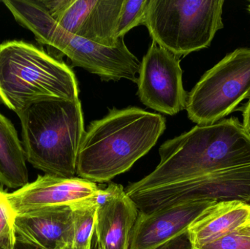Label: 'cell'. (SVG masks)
<instances>
[{
  "label": "cell",
  "mask_w": 250,
  "mask_h": 249,
  "mask_svg": "<svg viewBox=\"0 0 250 249\" xmlns=\"http://www.w3.org/2000/svg\"><path fill=\"white\" fill-rule=\"evenodd\" d=\"M159 153L155 169L125 189L140 211L203 200L250 204V137L237 118L196 125Z\"/></svg>",
  "instance_id": "cell-1"
},
{
  "label": "cell",
  "mask_w": 250,
  "mask_h": 249,
  "mask_svg": "<svg viewBox=\"0 0 250 249\" xmlns=\"http://www.w3.org/2000/svg\"><path fill=\"white\" fill-rule=\"evenodd\" d=\"M163 115L137 107L114 108L85 130L79 148L77 175L109 182L127 172L157 143L166 128Z\"/></svg>",
  "instance_id": "cell-2"
},
{
  "label": "cell",
  "mask_w": 250,
  "mask_h": 249,
  "mask_svg": "<svg viewBox=\"0 0 250 249\" xmlns=\"http://www.w3.org/2000/svg\"><path fill=\"white\" fill-rule=\"evenodd\" d=\"M17 115L26 161L47 175H77L79 148L85 133L80 99H41Z\"/></svg>",
  "instance_id": "cell-3"
},
{
  "label": "cell",
  "mask_w": 250,
  "mask_h": 249,
  "mask_svg": "<svg viewBox=\"0 0 250 249\" xmlns=\"http://www.w3.org/2000/svg\"><path fill=\"white\" fill-rule=\"evenodd\" d=\"M48 98L79 99L73 70L32 44H0V102L18 114L32 102Z\"/></svg>",
  "instance_id": "cell-4"
},
{
  "label": "cell",
  "mask_w": 250,
  "mask_h": 249,
  "mask_svg": "<svg viewBox=\"0 0 250 249\" xmlns=\"http://www.w3.org/2000/svg\"><path fill=\"white\" fill-rule=\"evenodd\" d=\"M19 24L30 30L42 45L66 56L73 67H82L104 81L126 79L137 83L141 61L128 49L125 41L106 47L64 30L39 1L4 0Z\"/></svg>",
  "instance_id": "cell-5"
},
{
  "label": "cell",
  "mask_w": 250,
  "mask_h": 249,
  "mask_svg": "<svg viewBox=\"0 0 250 249\" xmlns=\"http://www.w3.org/2000/svg\"><path fill=\"white\" fill-rule=\"evenodd\" d=\"M224 0H149L144 24L153 41L177 57L208 48L223 29Z\"/></svg>",
  "instance_id": "cell-6"
},
{
  "label": "cell",
  "mask_w": 250,
  "mask_h": 249,
  "mask_svg": "<svg viewBox=\"0 0 250 249\" xmlns=\"http://www.w3.org/2000/svg\"><path fill=\"white\" fill-rule=\"evenodd\" d=\"M250 98V48H239L208 70L188 94V118L197 125L214 124Z\"/></svg>",
  "instance_id": "cell-7"
},
{
  "label": "cell",
  "mask_w": 250,
  "mask_h": 249,
  "mask_svg": "<svg viewBox=\"0 0 250 249\" xmlns=\"http://www.w3.org/2000/svg\"><path fill=\"white\" fill-rule=\"evenodd\" d=\"M179 57L152 40L141 62L138 96L144 105L173 115L186 109L188 93L182 81Z\"/></svg>",
  "instance_id": "cell-8"
},
{
  "label": "cell",
  "mask_w": 250,
  "mask_h": 249,
  "mask_svg": "<svg viewBox=\"0 0 250 249\" xmlns=\"http://www.w3.org/2000/svg\"><path fill=\"white\" fill-rule=\"evenodd\" d=\"M101 189L95 183L79 177L63 178L38 175L35 181L7 193L15 215L48 208L72 209L97 202Z\"/></svg>",
  "instance_id": "cell-9"
},
{
  "label": "cell",
  "mask_w": 250,
  "mask_h": 249,
  "mask_svg": "<svg viewBox=\"0 0 250 249\" xmlns=\"http://www.w3.org/2000/svg\"><path fill=\"white\" fill-rule=\"evenodd\" d=\"M216 202L176 203L148 212L140 211L129 249H156L188 232L203 212Z\"/></svg>",
  "instance_id": "cell-10"
},
{
  "label": "cell",
  "mask_w": 250,
  "mask_h": 249,
  "mask_svg": "<svg viewBox=\"0 0 250 249\" xmlns=\"http://www.w3.org/2000/svg\"><path fill=\"white\" fill-rule=\"evenodd\" d=\"M13 230L17 245L32 249L72 247L74 237L73 209L48 208L15 215Z\"/></svg>",
  "instance_id": "cell-11"
},
{
  "label": "cell",
  "mask_w": 250,
  "mask_h": 249,
  "mask_svg": "<svg viewBox=\"0 0 250 249\" xmlns=\"http://www.w3.org/2000/svg\"><path fill=\"white\" fill-rule=\"evenodd\" d=\"M95 235L104 249H129L139 210L121 184H110L97 198Z\"/></svg>",
  "instance_id": "cell-12"
},
{
  "label": "cell",
  "mask_w": 250,
  "mask_h": 249,
  "mask_svg": "<svg viewBox=\"0 0 250 249\" xmlns=\"http://www.w3.org/2000/svg\"><path fill=\"white\" fill-rule=\"evenodd\" d=\"M250 221V204L239 200L216 202L188 230L190 249L208 245L239 230Z\"/></svg>",
  "instance_id": "cell-13"
},
{
  "label": "cell",
  "mask_w": 250,
  "mask_h": 249,
  "mask_svg": "<svg viewBox=\"0 0 250 249\" xmlns=\"http://www.w3.org/2000/svg\"><path fill=\"white\" fill-rule=\"evenodd\" d=\"M124 0H86L78 20L75 35L106 47L125 41L117 39L116 29Z\"/></svg>",
  "instance_id": "cell-14"
},
{
  "label": "cell",
  "mask_w": 250,
  "mask_h": 249,
  "mask_svg": "<svg viewBox=\"0 0 250 249\" xmlns=\"http://www.w3.org/2000/svg\"><path fill=\"white\" fill-rule=\"evenodd\" d=\"M23 145L11 121L0 114V184L19 190L29 184Z\"/></svg>",
  "instance_id": "cell-15"
},
{
  "label": "cell",
  "mask_w": 250,
  "mask_h": 249,
  "mask_svg": "<svg viewBox=\"0 0 250 249\" xmlns=\"http://www.w3.org/2000/svg\"><path fill=\"white\" fill-rule=\"evenodd\" d=\"M98 203H89L73 209L74 237L72 247L75 249H92L95 235Z\"/></svg>",
  "instance_id": "cell-16"
},
{
  "label": "cell",
  "mask_w": 250,
  "mask_h": 249,
  "mask_svg": "<svg viewBox=\"0 0 250 249\" xmlns=\"http://www.w3.org/2000/svg\"><path fill=\"white\" fill-rule=\"evenodd\" d=\"M149 0H124L116 29L117 39L125 38L131 29L144 25Z\"/></svg>",
  "instance_id": "cell-17"
},
{
  "label": "cell",
  "mask_w": 250,
  "mask_h": 249,
  "mask_svg": "<svg viewBox=\"0 0 250 249\" xmlns=\"http://www.w3.org/2000/svg\"><path fill=\"white\" fill-rule=\"evenodd\" d=\"M7 192L0 184V249H16V238L13 230L15 213L7 198Z\"/></svg>",
  "instance_id": "cell-18"
},
{
  "label": "cell",
  "mask_w": 250,
  "mask_h": 249,
  "mask_svg": "<svg viewBox=\"0 0 250 249\" xmlns=\"http://www.w3.org/2000/svg\"><path fill=\"white\" fill-rule=\"evenodd\" d=\"M196 249H250V237L242 235L237 230Z\"/></svg>",
  "instance_id": "cell-19"
},
{
  "label": "cell",
  "mask_w": 250,
  "mask_h": 249,
  "mask_svg": "<svg viewBox=\"0 0 250 249\" xmlns=\"http://www.w3.org/2000/svg\"><path fill=\"white\" fill-rule=\"evenodd\" d=\"M191 244L188 232L168 241L156 249H190Z\"/></svg>",
  "instance_id": "cell-20"
},
{
  "label": "cell",
  "mask_w": 250,
  "mask_h": 249,
  "mask_svg": "<svg viewBox=\"0 0 250 249\" xmlns=\"http://www.w3.org/2000/svg\"><path fill=\"white\" fill-rule=\"evenodd\" d=\"M242 124L250 137V98L243 111V123Z\"/></svg>",
  "instance_id": "cell-21"
},
{
  "label": "cell",
  "mask_w": 250,
  "mask_h": 249,
  "mask_svg": "<svg viewBox=\"0 0 250 249\" xmlns=\"http://www.w3.org/2000/svg\"><path fill=\"white\" fill-rule=\"evenodd\" d=\"M238 232L242 234V235L250 237V221L247 225H245V226L241 228L240 229L238 230Z\"/></svg>",
  "instance_id": "cell-22"
},
{
  "label": "cell",
  "mask_w": 250,
  "mask_h": 249,
  "mask_svg": "<svg viewBox=\"0 0 250 249\" xmlns=\"http://www.w3.org/2000/svg\"><path fill=\"white\" fill-rule=\"evenodd\" d=\"M16 249H32L27 248V247H22V246L17 245V246H16Z\"/></svg>",
  "instance_id": "cell-23"
},
{
  "label": "cell",
  "mask_w": 250,
  "mask_h": 249,
  "mask_svg": "<svg viewBox=\"0 0 250 249\" xmlns=\"http://www.w3.org/2000/svg\"><path fill=\"white\" fill-rule=\"evenodd\" d=\"M95 247H96V249H104V248L98 244H95Z\"/></svg>",
  "instance_id": "cell-24"
},
{
  "label": "cell",
  "mask_w": 250,
  "mask_h": 249,
  "mask_svg": "<svg viewBox=\"0 0 250 249\" xmlns=\"http://www.w3.org/2000/svg\"><path fill=\"white\" fill-rule=\"evenodd\" d=\"M62 249H73V247H66V248H64Z\"/></svg>",
  "instance_id": "cell-25"
},
{
  "label": "cell",
  "mask_w": 250,
  "mask_h": 249,
  "mask_svg": "<svg viewBox=\"0 0 250 249\" xmlns=\"http://www.w3.org/2000/svg\"><path fill=\"white\" fill-rule=\"evenodd\" d=\"M248 11H249L250 13V1L249 5H248Z\"/></svg>",
  "instance_id": "cell-26"
}]
</instances>
